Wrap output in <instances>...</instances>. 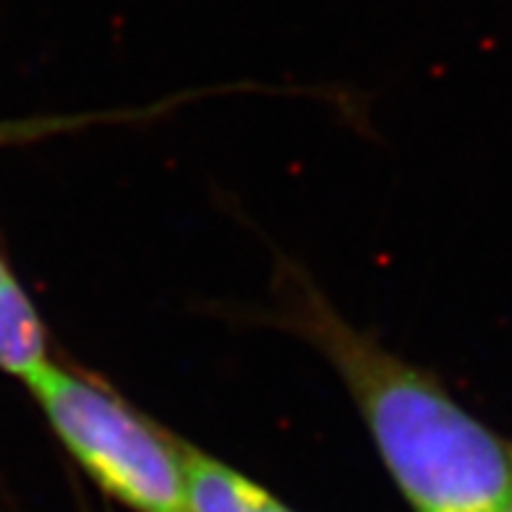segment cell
Masks as SVG:
<instances>
[{"label":"cell","mask_w":512,"mask_h":512,"mask_svg":"<svg viewBox=\"0 0 512 512\" xmlns=\"http://www.w3.org/2000/svg\"><path fill=\"white\" fill-rule=\"evenodd\" d=\"M283 322L343 379L413 512L510 510L512 442L439 379L356 330L298 272L283 277Z\"/></svg>","instance_id":"1"},{"label":"cell","mask_w":512,"mask_h":512,"mask_svg":"<svg viewBox=\"0 0 512 512\" xmlns=\"http://www.w3.org/2000/svg\"><path fill=\"white\" fill-rule=\"evenodd\" d=\"M71 458L134 512H189L176 439L108 384L50 358L24 382Z\"/></svg>","instance_id":"2"},{"label":"cell","mask_w":512,"mask_h":512,"mask_svg":"<svg viewBox=\"0 0 512 512\" xmlns=\"http://www.w3.org/2000/svg\"><path fill=\"white\" fill-rule=\"evenodd\" d=\"M173 439L183 468L189 512H293L264 486L246 479L223 460L212 458L176 434Z\"/></svg>","instance_id":"3"},{"label":"cell","mask_w":512,"mask_h":512,"mask_svg":"<svg viewBox=\"0 0 512 512\" xmlns=\"http://www.w3.org/2000/svg\"><path fill=\"white\" fill-rule=\"evenodd\" d=\"M48 361V330L0 256V371L27 382Z\"/></svg>","instance_id":"4"},{"label":"cell","mask_w":512,"mask_h":512,"mask_svg":"<svg viewBox=\"0 0 512 512\" xmlns=\"http://www.w3.org/2000/svg\"><path fill=\"white\" fill-rule=\"evenodd\" d=\"M507 512H512V507H510V510H507Z\"/></svg>","instance_id":"5"}]
</instances>
